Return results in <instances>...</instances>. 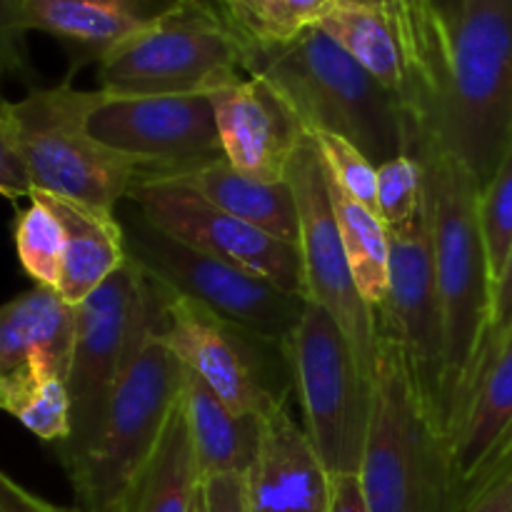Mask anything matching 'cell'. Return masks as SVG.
I'll return each mask as SVG.
<instances>
[{"label": "cell", "mask_w": 512, "mask_h": 512, "mask_svg": "<svg viewBox=\"0 0 512 512\" xmlns=\"http://www.w3.org/2000/svg\"><path fill=\"white\" fill-rule=\"evenodd\" d=\"M428 173L435 278L445 318V425L468 400L493 313V273L480 228V185L463 163L430 138L415 153Z\"/></svg>", "instance_id": "obj_2"}, {"label": "cell", "mask_w": 512, "mask_h": 512, "mask_svg": "<svg viewBox=\"0 0 512 512\" xmlns=\"http://www.w3.org/2000/svg\"><path fill=\"white\" fill-rule=\"evenodd\" d=\"M510 333H512V245H510L508 258H505L503 270H500V275L493 283V313H490V328H488V335H485V345H483V353H480L478 368L483 365L485 358H490V355L495 353V348H498ZM478 368H475V373H478ZM470 388H473V385H470Z\"/></svg>", "instance_id": "obj_34"}, {"label": "cell", "mask_w": 512, "mask_h": 512, "mask_svg": "<svg viewBox=\"0 0 512 512\" xmlns=\"http://www.w3.org/2000/svg\"><path fill=\"white\" fill-rule=\"evenodd\" d=\"M430 10H433L435 20H438L440 30L445 35V43L450 40V33H453L455 23H458L460 13H463L465 0H428Z\"/></svg>", "instance_id": "obj_40"}, {"label": "cell", "mask_w": 512, "mask_h": 512, "mask_svg": "<svg viewBox=\"0 0 512 512\" xmlns=\"http://www.w3.org/2000/svg\"><path fill=\"white\" fill-rule=\"evenodd\" d=\"M390 233V288L383 308L375 310L398 338L415 385L445 430V318L435 278L430 205L425 198L408 225ZM450 435V433H448Z\"/></svg>", "instance_id": "obj_14"}, {"label": "cell", "mask_w": 512, "mask_h": 512, "mask_svg": "<svg viewBox=\"0 0 512 512\" xmlns=\"http://www.w3.org/2000/svg\"><path fill=\"white\" fill-rule=\"evenodd\" d=\"M340 238L365 303L383 308L390 288V233L383 220L328 178Z\"/></svg>", "instance_id": "obj_25"}, {"label": "cell", "mask_w": 512, "mask_h": 512, "mask_svg": "<svg viewBox=\"0 0 512 512\" xmlns=\"http://www.w3.org/2000/svg\"><path fill=\"white\" fill-rule=\"evenodd\" d=\"M30 195L45 200L63 223L65 255L58 293L63 295L65 303L78 308L90 293L108 283L130 260L123 220L118 218V213L88 208L38 190Z\"/></svg>", "instance_id": "obj_21"}, {"label": "cell", "mask_w": 512, "mask_h": 512, "mask_svg": "<svg viewBox=\"0 0 512 512\" xmlns=\"http://www.w3.org/2000/svg\"><path fill=\"white\" fill-rule=\"evenodd\" d=\"M478 210L485 250H488L490 260V273H493L495 283L512 245V143L493 178L480 190Z\"/></svg>", "instance_id": "obj_31"}, {"label": "cell", "mask_w": 512, "mask_h": 512, "mask_svg": "<svg viewBox=\"0 0 512 512\" xmlns=\"http://www.w3.org/2000/svg\"><path fill=\"white\" fill-rule=\"evenodd\" d=\"M173 0H23L25 28L100 60L158 18Z\"/></svg>", "instance_id": "obj_20"}, {"label": "cell", "mask_w": 512, "mask_h": 512, "mask_svg": "<svg viewBox=\"0 0 512 512\" xmlns=\"http://www.w3.org/2000/svg\"><path fill=\"white\" fill-rule=\"evenodd\" d=\"M300 215L303 295L340 325L363 373L373 380L378 360V315L365 303L335 220L330 183L313 140H305L288 168Z\"/></svg>", "instance_id": "obj_11"}, {"label": "cell", "mask_w": 512, "mask_h": 512, "mask_svg": "<svg viewBox=\"0 0 512 512\" xmlns=\"http://www.w3.org/2000/svg\"><path fill=\"white\" fill-rule=\"evenodd\" d=\"M333 5V0H238L220 8L240 38L275 45L318 28Z\"/></svg>", "instance_id": "obj_27"}, {"label": "cell", "mask_w": 512, "mask_h": 512, "mask_svg": "<svg viewBox=\"0 0 512 512\" xmlns=\"http://www.w3.org/2000/svg\"><path fill=\"white\" fill-rule=\"evenodd\" d=\"M130 260L158 285L190 300L230 328L283 348L303 315L305 298L233 263L188 248L150 228L138 213L123 223Z\"/></svg>", "instance_id": "obj_10"}, {"label": "cell", "mask_w": 512, "mask_h": 512, "mask_svg": "<svg viewBox=\"0 0 512 512\" xmlns=\"http://www.w3.org/2000/svg\"><path fill=\"white\" fill-rule=\"evenodd\" d=\"M25 35L23 0H0V80L23 78L30 70Z\"/></svg>", "instance_id": "obj_33"}, {"label": "cell", "mask_w": 512, "mask_h": 512, "mask_svg": "<svg viewBox=\"0 0 512 512\" xmlns=\"http://www.w3.org/2000/svg\"><path fill=\"white\" fill-rule=\"evenodd\" d=\"M0 508L5 512H83L78 508H58V505L48 503L3 470H0Z\"/></svg>", "instance_id": "obj_37"}, {"label": "cell", "mask_w": 512, "mask_h": 512, "mask_svg": "<svg viewBox=\"0 0 512 512\" xmlns=\"http://www.w3.org/2000/svg\"><path fill=\"white\" fill-rule=\"evenodd\" d=\"M333 3L365 5V8H380L398 15V18L408 25L410 33H413L415 43H418L420 48V55H423L425 65H428L430 75H433L440 93L445 75V58H448V43H445V35L443 30H440L438 20H435L433 10H430L428 0H333Z\"/></svg>", "instance_id": "obj_32"}, {"label": "cell", "mask_w": 512, "mask_h": 512, "mask_svg": "<svg viewBox=\"0 0 512 512\" xmlns=\"http://www.w3.org/2000/svg\"><path fill=\"white\" fill-rule=\"evenodd\" d=\"M100 100L103 90H80L68 78L8 105V138L33 193L118 213L143 180L138 163L90 135L88 118Z\"/></svg>", "instance_id": "obj_6"}, {"label": "cell", "mask_w": 512, "mask_h": 512, "mask_svg": "<svg viewBox=\"0 0 512 512\" xmlns=\"http://www.w3.org/2000/svg\"><path fill=\"white\" fill-rule=\"evenodd\" d=\"M15 253L35 285L58 290L63 275L65 230L45 200L30 195V205L15 218Z\"/></svg>", "instance_id": "obj_28"}, {"label": "cell", "mask_w": 512, "mask_h": 512, "mask_svg": "<svg viewBox=\"0 0 512 512\" xmlns=\"http://www.w3.org/2000/svg\"><path fill=\"white\" fill-rule=\"evenodd\" d=\"M153 180H173L203 195L208 203L218 205L225 213L265 230L273 238L298 245L300 215L290 180H263L243 173L228 160L215 158L210 163L190 168L180 175Z\"/></svg>", "instance_id": "obj_22"}, {"label": "cell", "mask_w": 512, "mask_h": 512, "mask_svg": "<svg viewBox=\"0 0 512 512\" xmlns=\"http://www.w3.org/2000/svg\"><path fill=\"white\" fill-rule=\"evenodd\" d=\"M98 143L143 168V180L170 178L223 158L213 103L205 93L115 95L105 93L90 113Z\"/></svg>", "instance_id": "obj_12"}, {"label": "cell", "mask_w": 512, "mask_h": 512, "mask_svg": "<svg viewBox=\"0 0 512 512\" xmlns=\"http://www.w3.org/2000/svg\"><path fill=\"white\" fill-rule=\"evenodd\" d=\"M8 105L10 100L0 93V195L8 200L30 198L33 185L8 138Z\"/></svg>", "instance_id": "obj_35"}, {"label": "cell", "mask_w": 512, "mask_h": 512, "mask_svg": "<svg viewBox=\"0 0 512 512\" xmlns=\"http://www.w3.org/2000/svg\"><path fill=\"white\" fill-rule=\"evenodd\" d=\"M0 512H5V510H3V508H0Z\"/></svg>", "instance_id": "obj_43"}, {"label": "cell", "mask_w": 512, "mask_h": 512, "mask_svg": "<svg viewBox=\"0 0 512 512\" xmlns=\"http://www.w3.org/2000/svg\"><path fill=\"white\" fill-rule=\"evenodd\" d=\"M200 490H203V473L190 438L185 405L180 400L140 480L135 512H193Z\"/></svg>", "instance_id": "obj_24"}, {"label": "cell", "mask_w": 512, "mask_h": 512, "mask_svg": "<svg viewBox=\"0 0 512 512\" xmlns=\"http://www.w3.org/2000/svg\"><path fill=\"white\" fill-rule=\"evenodd\" d=\"M243 70L260 75L283 95L305 133L340 135L375 165L413 153L418 143V128L403 100L323 28H310L290 43L243 40Z\"/></svg>", "instance_id": "obj_1"}, {"label": "cell", "mask_w": 512, "mask_h": 512, "mask_svg": "<svg viewBox=\"0 0 512 512\" xmlns=\"http://www.w3.org/2000/svg\"><path fill=\"white\" fill-rule=\"evenodd\" d=\"M460 512H512V465L485 485Z\"/></svg>", "instance_id": "obj_38"}, {"label": "cell", "mask_w": 512, "mask_h": 512, "mask_svg": "<svg viewBox=\"0 0 512 512\" xmlns=\"http://www.w3.org/2000/svg\"><path fill=\"white\" fill-rule=\"evenodd\" d=\"M125 200L150 228L168 238L250 270L285 293L305 298L298 245L273 238L173 180H140Z\"/></svg>", "instance_id": "obj_13"}, {"label": "cell", "mask_w": 512, "mask_h": 512, "mask_svg": "<svg viewBox=\"0 0 512 512\" xmlns=\"http://www.w3.org/2000/svg\"><path fill=\"white\" fill-rule=\"evenodd\" d=\"M328 512H370L358 475H333Z\"/></svg>", "instance_id": "obj_39"}, {"label": "cell", "mask_w": 512, "mask_h": 512, "mask_svg": "<svg viewBox=\"0 0 512 512\" xmlns=\"http://www.w3.org/2000/svg\"><path fill=\"white\" fill-rule=\"evenodd\" d=\"M75 305L53 288L33 285L0 305V380L43 370L68 380L75 343Z\"/></svg>", "instance_id": "obj_19"}, {"label": "cell", "mask_w": 512, "mask_h": 512, "mask_svg": "<svg viewBox=\"0 0 512 512\" xmlns=\"http://www.w3.org/2000/svg\"><path fill=\"white\" fill-rule=\"evenodd\" d=\"M425 138L455 155L480 190L503 163L512 143V0H465Z\"/></svg>", "instance_id": "obj_5"}, {"label": "cell", "mask_w": 512, "mask_h": 512, "mask_svg": "<svg viewBox=\"0 0 512 512\" xmlns=\"http://www.w3.org/2000/svg\"><path fill=\"white\" fill-rule=\"evenodd\" d=\"M308 138L318 148L328 178L338 183L350 198H355L378 215V165L340 135L315 133Z\"/></svg>", "instance_id": "obj_30"}, {"label": "cell", "mask_w": 512, "mask_h": 512, "mask_svg": "<svg viewBox=\"0 0 512 512\" xmlns=\"http://www.w3.org/2000/svg\"><path fill=\"white\" fill-rule=\"evenodd\" d=\"M163 310L160 293L158 310L110 393L93 445L65 470L78 510L135 512L140 480L183 400L188 370L160 335Z\"/></svg>", "instance_id": "obj_4"}, {"label": "cell", "mask_w": 512, "mask_h": 512, "mask_svg": "<svg viewBox=\"0 0 512 512\" xmlns=\"http://www.w3.org/2000/svg\"><path fill=\"white\" fill-rule=\"evenodd\" d=\"M0 410L50 445L70 438V395L65 378L43 370H20L0 380Z\"/></svg>", "instance_id": "obj_26"}, {"label": "cell", "mask_w": 512, "mask_h": 512, "mask_svg": "<svg viewBox=\"0 0 512 512\" xmlns=\"http://www.w3.org/2000/svg\"><path fill=\"white\" fill-rule=\"evenodd\" d=\"M303 410L305 433L330 475H358L373 410V380L363 373L340 325L305 300L298 328L283 345Z\"/></svg>", "instance_id": "obj_9"}, {"label": "cell", "mask_w": 512, "mask_h": 512, "mask_svg": "<svg viewBox=\"0 0 512 512\" xmlns=\"http://www.w3.org/2000/svg\"><path fill=\"white\" fill-rule=\"evenodd\" d=\"M225 160L263 180H285L308 133L283 95L260 75L240 78L208 93Z\"/></svg>", "instance_id": "obj_16"}, {"label": "cell", "mask_w": 512, "mask_h": 512, "mask_svg": "<svg viewBox=\"0 0 512 512\" xmlns=\"http://www.w3.org/2000/svg\"><path fill=\"white\" fill-rule=\"evenodd\" d=\"M215 5H233V3H238V0H213Z\"/></svg>", "instance_id": "obj_42"}, {"label": "cell", "mask_w": 512, "mask_h": 512, "mask_svg": "<svg viewBox=\"0 0 512 512\" xmlns=\"http://www.w3.org/2000/svg\"><path fill=\"white\" fill-rule=\"evenodd\" d=\"M158 303V285L135 260H128L108 283L75 308L73 358L65 380L73 430L70 438L55 448L65 470L93 445L110 393Z\"/></svg>", "instance_id": "obj_8"}, {"label": "cell", "mask_w": 512, "mask_h": 512, "mask_svg": "<svg viewBox=\"0 0 512 512\" xmlns=\"http://www.w3.org/2000/svg\"><path fill=\"white\" fill-rule=\"evenodd\" d=\"M158 288L165 305L160 335L185 370L235 415L265 418L283 395H275L265 383L263 368L255 358V343L260 340L230 328L208 310L170 293L163 285Z\"/></svg>", "instance_id": "obj_15"}, {"label": "cell", "mask_w": 512, "mask_h": 512, "mask_svg": "<svg viewBox=\"0 0 512 512\" xmlns=\"http://www.w3.org/2000/svg\"><path fill=\"white\" fill-rule=\"evenodd\" d=\"M193 512H208V510H205V498H203V490H200L198 500H195V505H193Z\"/></svg>", "instance_id": "obj_41"}, {"label": "cell", "mask_w": 512, "mask_h": 512, "mask_svg": "<svg viewBox=\"0 0 512 512\" xmlns=\"http://www.w3.org/2000/svg\"><path fill=\"white\" fill-rule=\"evenodd\" d=\"M358 478L370 512H460L448 430L428 408L398 338L383 323Z\"/></svg>", "instance_id": "obj_3"}, {"label": "cell", "mask_w": 512, "mask_h": 512, "mask_svg": "<svg viewBox=\"0 0 512 512\" xmlns=\"http://www.w3.org/2000/svg\"><path fill=\"white\" fill-rule=\"evenodd\" d=\"M428 198L425 163L413 153L378 165V218L388 230H400L418 215Z\"/></svg>", "instance_id": "obj_29"}, {"label": "cell", "mask_w": 512, "mask_h": 512, "mask_svg": "<svg viewBox=\"0 0 512 512\" xmlns=\"http://www.w3.org/2000/svg\"><path fill=\"white\" fill-rule=\"evenodd\" d=\"M450 448L463 510L512 465V333L475 373Z\"/></svg>", "instance_id": "obj_17"}, {"label": "cell", "mask_w": 512, "mask_h": 512, "mask_svg": "<svg viewBox=\"0 0 512 512\" xmlns=\"http://www.w3.org/2000/svg\"><path fill=\"white\" fill-rule=\"evenodd\" d=\"M243 73V40L213 0H173L98 60L100 90L115 95H208Z\"/></svg>", "instance_id": "obj_7"}, {"label": "cell", "mask_w": 512, "mask_h": 512, "mask_svg": "<svg viewBox=\"0 0 512 512\" xmlns=\"http://www.w3.org/2000/svg\"><path fill=\"white\" fill-rule=\"evenodd\" d=\"M203 498L208 512H253L245 473H223L205 478Z\"/></svg>", "instance_id": "obj_36"}, {"label": "cell", "mask_w": 512, "mask_h": 512, "mask_svg": "<svg viewBox=\"0 0 512 512\" xmlns=\"http://www.w3.org/2000/svg\"><path fill=\"white\" fill-rule=\"evenodd\" d=\"M245 480L253 512H328L333 475L285 400L263 418Z\"/></svg>", "instance_id": "obj_18"}, {"label": "cell", "mask_w": 512, "mask_h": 512, "mask_svg": "<svg viewBox=\"0 0 512 512\" xmlns=\"http://www.w3.org/2000/svg\"><path fill=\"white\" fill-rule=\"evenodd\" d=\"M185 418L205 478L223 473H248L260 443L263 418L235 415L195 375H185Z\"/></svg>", "instance_id": "obj_23"}]
</instances>
